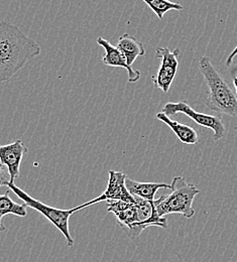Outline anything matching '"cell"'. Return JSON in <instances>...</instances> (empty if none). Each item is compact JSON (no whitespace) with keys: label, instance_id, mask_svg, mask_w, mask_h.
Returning a JSON list of instances; mask_svg holds the SVG:
<instances>
[{"label":"cell","instance_id":"4","mask_svg":"<svg viewBox=\"0 0 237 262\" xmlns=\"http://www.w3.org/2000/svg\"><path fill=\"white\" fill-rule=\"evenodd\" d=\"M7 187L23 202H25V204L28 207L33 208L36 212L40 213L45 218H47L57 229L59 230L64 235L67 242V246L72 247L74 245V239L71 236L70 229H69V220L74 213L80 211L79 206L69 210L58 209V208L49 206L38 200H35L33 196H30L28 193L19 189L17 186H15V184L9 183Z\"/></svg>","mask_w":237,"mask_h":262},{"label":"cell","instance_id":"10","mask_svg":"<svg viewBox=\"0 0 237 262\" xmlns=\"http://www.w3.org/2000/svg\"><path fill=\"white\" fill-rule=\"evenodd\" d=\"M157 118L165 124H167L181 142L188 145H194L199 141L198 133L193 127L180 123L179 121L173 120L170 117L167 116L163 112H159L157 114Z\"/></svg>","mask_w":237,"mask_h":262},{"label":"cell","instance_id":"3","mask_svg":"<svg viewBox=\"0 0 237 262\" xmlns=\"http://www.w3.org/2000/svg\"><path fill=\"white\" fill-rule=\"evenodd\" d=\"M171 193L155 200V206L160 217L164 218L169 214H181L187 219L195 215L193 202L200 193L198 188L187 183L183 177H175L170 184Z\"/></svg>","mask_w":237,"mask_h":262},{"label":"cell","instance_id":"6","mask_svg":"<svg viewBox=\"0 0 237 262\" xmlns=\"http://www.w3.org/2000/svg\"><path fill=\"white\" fill-rule=\"evenodd\" d=\"M109 179L106 190L102 193L101 195L83 205L79 206L80 210H83L89 206H92L96 203L101 202H108V201H123L131 204H136L135 196H133L126 186H125V180L127 178L126 174H124L121 171H115V170H109Z\"/></svg>","mask_w":237,"mask_h":262},{"label":"cell","instance_id":"13","mask_svg":"<svg viewBox=\"0 0 237 262\" xmlns=\"http://www.w3.org/2000/svg\"><path fill=\"white\" fill-rule=\"evenodd\" d=\"M8 194L9 191H6L4 195H0V232L5 231V226L2 224V219L5 215H14L20 218H24L28 215V206L25 203H15Z\"/></svg>","mask_w":237,"mask_h":262},{"label":"cell","instance_id":"17","mask_svg":"<svg viewBox=\"0 0 237 262\" xmlns=\"http://www.w3.org/2000/svg\"><path fill=\"white\" fill-rule=\"evenodd\" d=\"M0 164H1V161H0Z\"/></svg>","mask_w":237,"mask_h":262},{"label":"cell","instance_id":"12","mask_svg":"<svg viewBox=\"0 0 237 262\" xmlns=\"http://www.w3.org/2000/svg\"><path fill=\"white\" fill-rule=\"evenodd\" d=\"M116 47L124 55L130 67H133V64L138 57L145 55L143 43L128 33H124L119 37Z\"/></svg>","mask_w":237,"mask_h":262},{"label":"cell","instance_id":"8","mask_svg":"<svg viewBox=\"0 0 237 262\" xmlns=\"http://www.w3.org/2000/svg\"><path fill=\"white\" fill-rule=\"evenodd\" d=\"M27 152L28 148L21 139H16L9 144L0 145V161L8 171L10 183L14 184L15 180L19 177L21 161Z\"/></svg>","mask_w":237,"mask_h":262},{"label":"cell","instance_id":"9","mask_svg":"<svg viewBox=\"0 0 237 262\" xmlns=\"http://www.w3.org/2000/svg\"><path fill=\"white\" fill-rule=\"evenodd\" d=\"M97 43L99 46H101L105 51V54L102 58V62L104 65L109 66V67H119V68L126 69L127 74H128V82L130 83H136L140 79V77H141L140 72L135 70L133 67L127 65L124 55L117 49V47H114L108 40H106L101 36L97 38Z\"/></svg>","mask_w":237,"mask_h":262},{"label":"cell","instance_id":"1","mask_svg":"<svg viewBox=\"0 0 237 262\" xmlns=\"http://www.w3.org/2000/svg\"><path fill=\"white\" fill-rule=\"evenodd\" d=\"M40 53L39 45L19 27L0 21V83L9 81Z\"/></svg>","mask_w":237,"mask_h":262},{"label":"cell","instance_id":"16","mask_svg":"<svg viewBox=\"0 0 237 262\" xmlns=\"http://www.w3.org/2000/svg\"><path fill=\"white\" fill-rule=\"evenodd\" d=\"M233 84H234V87H235V90H236V97H237V77L233 78Z\"/></svg>","mask_w":237,"mask_h":262},{"label":"cell","instance_id":"14","mask_svg":"<svg viewBox=\"0 0 237 262\" xmlns=\"http://www.w3.org/2000/svg\"><path fill=\"white\" fill-rule=\"evenodd\" d=\"M144 3L152 8L160 19L164 18V15L169 10H183V5L168 0H144Z\"/></svg>","mask_w":237,"mask_h":262},{"label":"cell","instance_id":"2","mask_svg":"<svg viewBox=\"0 0 237 262\" xmlns=\"http://www.w3.org/2000/svg\"><path fill=\"white\" fill-rule=\"evenodd\" d=\"M199 70L209 88L206 106L217 113L237 117V97L208 57L199 59Z\"/></svg>","mask_w":237,"mask_h":262},{"label":"cell","instance_id":"5","mask_svg":"<svg viewBox=\"0 0 237 262\" xmlns=\"http://www.w3.org/2000/svg\"><path fill=\"white\" fill-rule=\"evenodd\" d=\"M167 116H175L178 113H183L189 118L193 119L194 122H196L198 125L203 126L207 129H211L214 132L213 139L215 141L222 139L225 137L227 130L222 122V119L220 116L216 115H211V114H205L202 112H198L194 110L190 104L186 100H181L179 102L173 103L169 102L167 103L164 107L163 110L161 111Z\"/></svg>","mask_w":237,"mask_h":262},{"label":"cell","instance_id":"11","mask_svg":"<svg viewBox=\"0 0 237 262\" xmlns=\"http://www.w3.org/2000/svg\"><path fill=\"white\" fill-rule=\"evenodd\" d=\"M125 186L134 196H138L146 201H155V196L160 189H170V185L166 183H141L126 178Z\"/></svg>","mask_w":237,"mask_h":262},{"label":"cell","instance_id":"15","mask_svg":"<svg viewBox=\"0 0 237 262\" xmlns=\"http://www.w3.org/2000/svg\"><path fill=\"white\" fill-rule=\"evenodd\" d=\"M4 165L0 164V187L3 186H8V184L10 183V178L8 174V171H4L3 170Z\"/></svg>","mask_w":237,"mask_h":262},{"label":"cell","instance_id":"7","mask_svg":"<svg viewBox=\"0 0 237 262\" xmlns=\"http://www.w3.org/2000/svg\"><path fill=\"white\" fill-rule=\"evenodd\" d=\"M179 49L170 51L167 47L156 48V58L161 59L162 63L157 77L154 78V83L159 89H161L165 93L169 92L173 81L175 80V77L177 75L179 67Z\"/></svg>","mask_w":237,"mask_h":262}]
</instances>
